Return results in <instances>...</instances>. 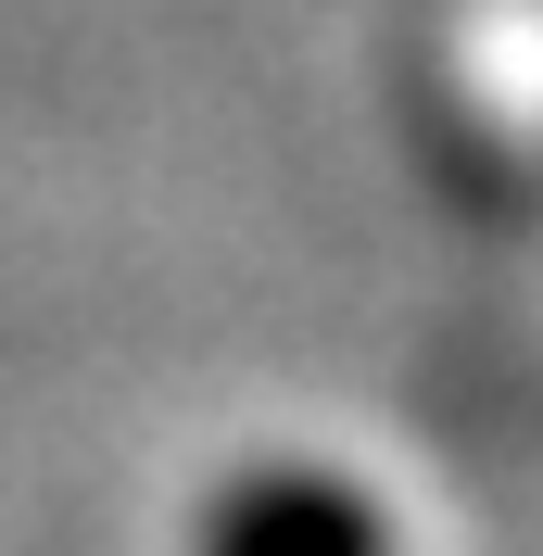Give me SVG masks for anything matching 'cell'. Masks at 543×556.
<instances>
[{"mask_svg":"<svg viewBox=\"0 0 543 556\" xmlns=\"http://www.w3.org/2000/svg\"><path fill=\"white\" fill-rule=\"evenodd\" d=\"M203 556H392V531L329 468H253L240 493H215Z\"/></svg>","mask_w":543,"mask_h":556,"instance_id":"6da1fadb","label":"cell"}]
</instances>
